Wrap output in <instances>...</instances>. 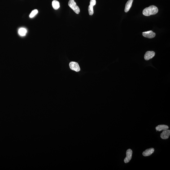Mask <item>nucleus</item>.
<instances>
[{"label": "nucleus", "mask_w": 170, "mask_h": 170, "mask_svg": "<svg viewBox=\"0 0 170 170\" xmlns=\"http://www.w3.org/2000/svg\"><path fill=\"white\" fill-rule=\"evenodd\" d=\"M70 68L72 70L79 72L80 71V69L78 63L76 62H72L70 63L69 64Z\"/></svg>", "instance_id": "nucleus-3"}, {"label": "nucleus", "mask_w": 170, "mask_h": 170, "mask_svg": "<svg viewBox=\"0 0 170 170\" xmlns=\"http://www.w3.org/2000/svg\"><path fill=\"white\" fill-rule=\"evenodd\" d=\"M142 35L143 36L149 39H152L155 37L156 36V33L155 32H153V31H148L143 32Z\"/></svg>", "instance_id": "nucleus-5"}, {"label": "nucleus", "mask_w": 170, "mask_h": 170, "mask_svg": "<svg viewBox=\"0 0 170 170\" xmlns=\"http://www.w3.org/2000/svg\"><path fill=\"white\" fill-rule=\"evenodd\" d=\"M157 7L154 6H151L148 7L144 9L143 11V14L146 16H149L150 15H155L158 12Z\"/></svg>", "instance_id": "nucleus-1"}, {"label": "nucleus", "mask_w": 170, "mask_h": 170, "mask_svg": "<svg viewBox=\"0 0 170 170\" xmlns=\"http://www.w3.org/2000/svg\"><path fill=\"white\" fill-rule=\"evenodd\" d=\"M169 128L168 126L165 125H160L156 127V129L157 131H161L162 130H165Z\"/></svg>", "instance_id": "nucleus-10"}, {"label": "nucleus", "mask_w": 170, "mask_h": 170, "mask_svg": "<svg viewBox=\"0 0 170 170\" xmlns=\"http://www.w3.org/2000/svg\"><path fill=\"white\" fill-rule=\"evenodd\" d=\"M93 7L94 6L89 5L88 7V10L89 11V14L90 15H92L94 14V10H93Z\"/></svg>", "instance_id": "nucleus-13"}, {"label": "nucleus", "mask_w": 170, "mask_h": 170, "mask_svg": "<svg viewBox=\"0 0 170 170\" xmlns=\"http://www.w3.org/2000/svg\"><path fill=\"white\" fill-rule=\"evenodd\" d=\"M133 1V0H128L127 2L125 5V10H124V11L125 12H127L129 11L131 7Z\"/></svg>", "instance_id": "nucleus-9"}, {"label": "nucleus", "mask_w": 170, "mask_h": 170, "mask_svg": "<svg viewBox=\"0 0 170 170\" xmlns=\"http://www.w3.org/2000/svg\"><path fill=\"white\" fill-rule=\"evenodd\" d=\"M68 5L76 14H79L80 13V8L77 5L76 3L74 0H70L68 2Z\"/></svg>", "instance_id": "nucleus-2"}, {"label": "nucleus", "mask_w": 170, "mask_h": 170, "mask_svg": "<svg viewBox=\"0 0 170 170\" xmlns=\"http://www.w3.org/2000/svg\"><path fill=\"white\" fill-rule=\"evenodd\" d=\"M170 135L169 130H163L160 135V137L163 139H167L169 138Z\"/></svg>", "instance_id": "nucleus-7"}, {"label": "nucleus", "mask_w": 170, "mask_h": 170, "mask_svg": "<svg viewBox=\"0 0 170 170\" xmlns=\"http://www.w3.org/2000/svg\"><path fill=\"white\" fill-rule=\"evenodd\" d=\"M27 32V30L24 28H21L19 29L18 33L21 36H23L25 35Z\"/></svg>", "instance_id": "nucleus-12"}, {"label": "nucleus", "mask_w": 170, "mask_h": 170, "mask_svg": "<svg viewBox=\"0 0 170 170\" xmlns=\"http://www.w3.org/2000/svg\"><path fill=\"white\" fill-rule=\"evenodd\" d=\"M52 6L54 10H57L60 7L59 1H56V0L53 1L52 2Z\"/></svg>", "instance_id": "nucleus-11"}, {"label": "nucleus", "mask_w": 170, "mask_h": 170, "mask_svg": "<svg viewBox=\"0 0 170 170\" xmlns=\"http://www.w3.org/2000/svg\"><path fill=\"white\" fill-rule=\"evenodd\" d=\"M38 11H37V9H35L33 10V11H32V12H31L30 15H29L30 17L31 18H32L34 17L35 15L36 14H37V13H38Z\"/></svg>", "instance_id": "nucleus-14"}, {"label": "nucleus", "mask_w": 170, "mask_h": 170, "mask_svg": "<svg viewBox=\"0 0 170 170\" xmlns=\"http://www.w3.org/2000/svg\"><path fill=\"white\" fill-rule=\"evenodd\" d=\"M155 55V53L153 51H147L145 53L144 59L145 60H149L152 59Z\"/></svg>", "instance_id": "nucleus-6"}, {"label": "nucleus", "mask_w": 170, "mask_h": 170, "mask_svg": "<svg viewBox=\"0 0 170 170\" xmlns=\"http://www.w3.org/2000/svg\"><path fill=\"white\" fill-rule=\"evenodd\" d=\"M154 149L153 148L146 149L145 151L143 152L142 154L144 156L146 157L149 156L154 153Z\"/></svg>", "instance_id": "nucleus-8"}, {"label": "nucleus", "mask_w": 170, "mask_h": 170, "mask_svg": "<svg viewBox=\"0 0 170 170\" xmlns=\"http://www.w3.org/2000/svg\"><path fill=\"white\" fill-rule=\"evenodd\" d=\"M96 0H90V5L94 6L96 5Z\"/></svg>", "instance_id": "nucleus-15"}, {"label": "nucleus", "mask_w": 170, "mask_h": 170, "mask_svg": "<svg viewBox=\"0 0 170 170\" xmlns=\"http://www.w3.org/2000/svg\"><path fill=\"white\" fill-rule=\"evenodd\" d=\"M132 153H133V152L131 149H128L127 150L126 153V157L124 159V163H127L130 161L132 159Z\"/></svg>", "instance_id": "nucleus-4"}]
</instances>
